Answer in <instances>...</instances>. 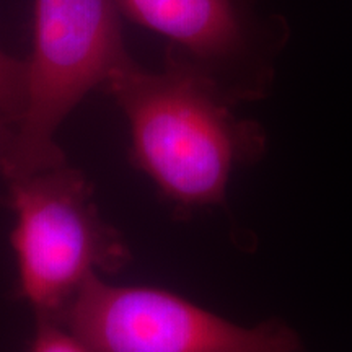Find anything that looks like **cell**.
<instances>
[{
  "mask_svg": "<svg viewBox=\"0 0 352 352\" xmlns=\"http://www.w3.org/2000/svg\"><path fill=\"white\" fill-rule=\"evenodd\" d=\"M104 90L126 118L131 162L179 215L222 206L233 173L266 153L263 126L236 116L214 82L170 54L158 72L129 60Z\"/></svg>",
  "mask_w": 352,
  "mask_h": 352,
  "instance_id": "6da1fadb",
  "label": "cell"
},
{
  "mask_svg": "<svg viewBox=\"0 0 352 352\" xmlns=\"http://www.w3.org/2000/svg\"><path fill=\"white\" fill-rule=\"evenodd\" d=\"M129 60L116 0H34L25 109L0 139L6 179L65 164L56 140L59 127Z\"/></svg>",
  "mask_w": 352,
  "mask_h": 352,
  "instance_id": "7a4b0ae2",
  "label": "cell"
},
{
  "mask_svg": "<svg viewBox=\"0 0 352 352\" xmlns=\"http://www.w3.org/2000/svg\"><path fill=\"white\" fill-rule=\"evenodd\" d=\"M7 184L19 294L36 318L57 321L90 277L129 263V248L101 217L85 176L67 164L12 176Z\"/></svg>",
  "mask_w": 352,
  "mask_h": 352,
  "instance_id": "3957f363",
  "label": "cell"
},
{
  "mask_svg": "<svg viewBox=\"0 0 352 352\" xmlns=\"http://www.w3.org/2000/svg\"><path fill=\"white\" fill-rule=\"evenodd\" d=\"M57 321L90 352H307L283 320L243 327L170 290L98 274Z\"/></svg>",
  "mask_w": 352,
  "mask_h": 352,
  "instance_id": "277c9868",
  "label": "cell"
},
{
  "mask_svg": "<svg viewBox=\"0 0 352 352\" xmlns=\"http://www.w3.org/2000/svg\"><path fill=\"white\" fill-rule=\"evenodd\" d=\"M121 15L166 39L235 107L271 94L290 25L270 0H116Z\"/></svg>",
  "mask_w": 352,
  "mask_h": 352,
  "instance_id": "5b68a950",
  "label": "cell"
},
{
  "mask_svg": "<svg viewBox=\"0 0 352 352\" xmlns=\"http://www.w3.org/2000/svg\"><path fill=\"white\" fill-rule=\"evenodd\" d=\"M28 59L13 57L0 47V139L19 124L26 103Z\"/></svg>",
  "mask_w": 352,
  "mask_h": 352,
  "instance_id": "8992f818",
  "label": "cell"
},
{
  "mask_svg": "<svg viewBox=\"0 0 352 352\" xmlns=\"http://www.w3.org/2000/svg\"><path fill=\"white\" fill-rule=\"evenodd\" d=\"M30 352H90L59 321L36 318Z\"/></svg>",
  "mask_w": 352,
  "mask_h": 352,
  "instance_id": "52a82bcc",
  "label": "cell"
}]
</instances>
